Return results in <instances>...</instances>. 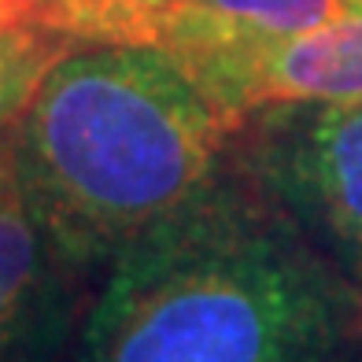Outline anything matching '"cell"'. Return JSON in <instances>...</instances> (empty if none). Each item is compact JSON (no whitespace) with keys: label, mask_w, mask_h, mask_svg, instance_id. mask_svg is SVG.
I'll return each instance as SVG.
<instances>
[{"label":"cell","mask_w":362,"mask_h":362,"mask_svg":"<svg viewBox=\"0 0 362 362\" xmlns=\"http://www.w3.org/2000/svg\"><path fill=\"white\" fill-rule=\"evenodd\" d=\"M8 129L0 134V362H59L81 322V267L30 207Z\"/></svg>","instance_id":"cell-4"},{"label":"cell","mask_w":362,"mask_h":362,"mask_svg":"<svg viewBox=\"0 0 362 362\" xmlns=\"http://www.w3.org/2000/svg\"><path fill=\"white\" fill-rule=\"evenodd\" d=\"M71 48L74 41L34 19H0V134L23 115L41 78Z\"/></svg>","instance_id":"cell-6"},{"label":"cell","mask_w":362,"mask_h":362,"mask_svg":"<svg viewBox=\"0 0 362 362\" xmlns=\"http://www.w3.org/2000/svg\"><path fill=\"white\" fill-rule=\"evenodd\" d=\"M78 362H329L362 292L267 189L218 177L111 259Z\"/></svg>","instance_id":"cell-1"},{"label":"cell","mask_w":362,"mask_h":362,"mask_svg":"<svg viewBox=\"0 0 362 362\" xmlns=\"http://www.w3.org/2000/svg\"><path fill=\"white\" fill-rule=\"evenodd\" d=\"M248 122L259 185L362 292V100L262 107Z\"/></svg>","instance_id":"cell-3"},{"label":"cell","mask_w":362,"mask_h":362,"mask_svg":"<svg viewBox=\"0 0 362 362\" xmlns=\"http://www.w3.org/2000/svg\"><path fill=\"white\" fill-rule=\"evenodd\" d=\"M23 0H0V19H23Z\"/></svg>","instance_id":"cell-7"},{"label":"cell","mask_w":362,"mask_h":362,"mask_svg":"<svg viewBox=\"0 0 362 362\" xmlns=\"http://www.w3.org/2000/svg\"><path fill=\"white\" fill-rule=\"evenodd\" d=\"M211 100L248 122L281 104L362 100V11L270 45L181 63Z\"/></svg>","instance_id":"cell-5"},{"label":"cell","mask_w":362,"mask_h":362,"mask_svg":"<svg viewBox=\"0 0 362 362\" xmlns=\"http://www.w3.org/2000/svg\"><path fill=\"white\" fill-rule=\"evenodd\" d=\"M240 126L174 56L89 45L52 63L8 134L30 207L89 270L200 200Z\"/></svg>","instance_id":"cell-2"}]
</instances>
